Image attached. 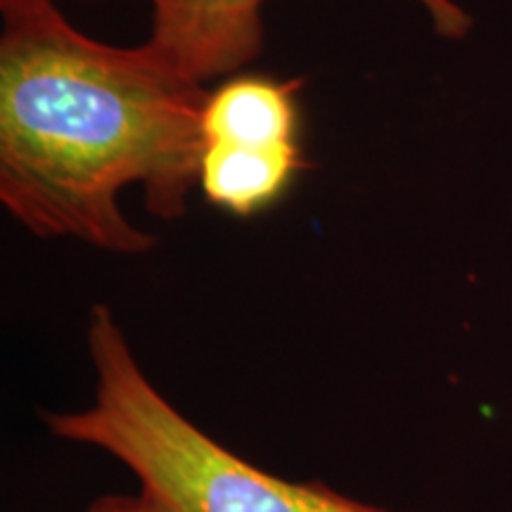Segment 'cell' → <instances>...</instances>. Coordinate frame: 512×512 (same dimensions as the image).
<instances>
[{
  "mask_svg": "<svg viewBox=\"0 0 512 512\" xmlns=\"http://www.w3.org/2000/svg\"><path fill=\"white\" fill-rule=\"evenodd\" d=\"M204 83L147 41L117 48L50 8L0 36V202L24 230L112 254L155 235L121 209L143 190L152 216H185L200 181Z\"/></svg>",
  "mask_w": 512,
  "mask_h": 512,
  "instance_id": "1",
  "label": "cell"
},
{
  "mask_svg": "<svg viewBox=\"0 0 512 512\" xmlns=\"http://www.w3.org/2000/svg\"><path fill=\"white\" fill-rule=\"evenodd\" d=\"M86 349L93 401L43 415L48 432L119 460L176 512H392L323 484L287 482L209 437L152 384L107 304L88 313Z\"/></svg>",
  "mask_w": 512,
  "mask_h": 512,
  "instance_id": "2",
  "label": "cell"
},
{
  "mask_svg": "<svg viewBox=\"0 0 512 512\" xmlns=\"http://www.w3.org/2000/svg\"><path fill=\"white\" fill-rule=\"evenodd\" d=\"M268 0H155L152 41L190 79L207 83L233 76L264 48ZM444 38H465L472 17L453 0H418Z\"/></svg>",
  "mask_w": 512,
  "mask_h": 512,
  "instance_id": "3",
  "label": "cell"
},
{
  "mask_svg": "<svg viewBox=\"0 0 512 512\" xmlns=\"http://www.w3.org/2000/svg\"><path fill=\"white\" fill-rule=\"evenodd\" d=\"M302 79L233 74L207 93L202 110V145L242 152L302 147L299 88Z\"/></svg>",
  "mask_w": 512,
  "mask_h": 512,
  "instance_id": "4",
  "label": "cell"
},
{
  "mask_svg": "<svg viewBox=\"0 0 512 512\" xmlns=\"http://www.w3.org/2000/svg\"><path fill=\"white\" fill-rule=\"evenodd\" d=\"M86 512H176L150 489H140L136 494H107L95 498Z\"/></svg>",
  "mask_w": 512,
  "mask_h": 512,
  "instance_id": "5",
  "label": "cell"
},
{
  "mask_svg": "<svg viewBox=\"0 0 512 512\" xmlns=\"http://www.w3.org/2000/svg\"><path fill=\"white\" fill-rule=\"evenodd\" d=\"M50 8H55V0H0L3 24L34 17L38 12H46Z\"/></svg>",
  "mask_w": 512,
  "mask_h": 512,
  "instance_id": "6",
  "label": "cell"
},
{
  "mask_svg": "<svg viewBox=\"0 0 512 512\" xmlns=\"http://www.w3.org/2000/svg\"><path fill=\"white\" fill-rule=\"evenodd\" d=\"M150 3H155V0H150Z\"/></svg>",
  "mask_w": 512,
  "mask_h": 512,
  "instance_id": "7",
  "label": "cell"
}]
</instances>
